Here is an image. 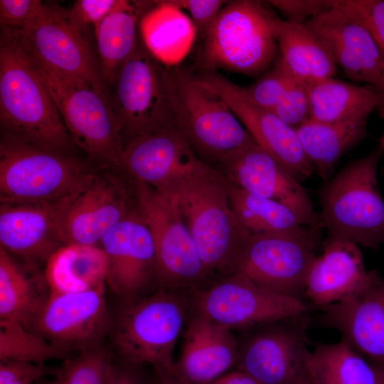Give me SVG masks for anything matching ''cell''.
Instances as JSON below:
<instances>
[{
  "mask_svg": "<svg viewBox=\"0 0 384 384\" xmlns=\"http://www.w3.org/2000/svg\"><path fill=\"white\" fill-rule=\"evenodd\" d=\"M192 304L189 291L157 289L119 302L108 336L112 356L124 362L159 368L176 375L174 358Z\"/></svg>",
  "mask_w": 384,
  "mask_h": 384,
  "instance_id": "obj_1",
  "label": "cell"
},
{
  "mask_svg": "<svg viewBox=\"0 0 384 384\" xmlns=\"http://www.w3.org/2000/svg\"><path fill=\"white\" fill-rule=\"evenodd\" d=\"M0 124L38 146L74 153L75 145L32 59L1 29Z\"/></svg>",
  "mask_w": 384,
  "mask_h": 384,
  "instance_id": "obj_2",
  "label": "cell"
},
{
  "mask_svg": "<svg viewBox=\"0 0 384 384\" xmlns=\"http://www.w3.org/2000/svg\"><path fill=\"white\" fill-rule=\"evenodd\" d=\"M174 124L198 156L214 169L255 143L225 100L191 69L166 66Z\"/></svg>",
  "mask_w": 384,
  "mask_h": 384,
  "instance_id": "obj_3",
  "label": "cell"
},
{
  "mask_svg": "<svg viewBox=\"0 0 384 384\" xmlns=\"http://www.w3.org/2000/svg\"><path fill=\"white\" fill-rule=\"evenodd\" d=\"M99 172L75 153L48 149L1 132L0 202H58L84 190Z\"/></svg>",
  "mask_w": 384,
  "mask_h": 384,
  "instance_id": "obj_4",
  "label": "cell"
},
{
  "mask_svg": "<svg viewBox=\"0 0 384 384\" xmlns=\"http://www.w3.org/2000/svg\"><path fill=\"white\" fill-rule=\"evenodd\" d=\"M383 156L378 144L319 188V217L326 238L350 241L373 250L384 245V201L378 178Z\"/></svg>",
  "mask_w": 384,
  "mask_h": 384,
  "instance_id": "obj_5",
  "label": "cell"
},
{
  "mask_svg": "<svg viewBox=\"0 0 384 384\" xmlns=\"http://www.w3.org/2000/svg\"><path fill=\"white\" fill-rule=\"evenodd\" d=\"M166 193L174 195L211 281L232 274L248 236L232 209L225 178L206 165Z\"/></svg>",
  "mask_w": 384,
  "mask_h": 384,
  "instance_id": "obj_6",
  "label": "cell"
},
{
  "mask_svg": "<svg viewBox=\"0 0 384 384\" xmlns=\"http://www.w3.org/2000/svg\"><path fill=\"white\" fill-rule=\"evenodd\" d=\"M279 18L262 1H228L200 40V70L260 75L274 58Z\"/></svg>",
  "mask_w": 384,
  "mask_h": 384,
  "instance_id": "obj_7",
  "label": "cell"
},
{
  "mask_svg": "<svg viewBox=\"0 0 384 384\" xmlns=\"http://www.w3.org/2000/svg\"><path fill=\"white\" fill-rule=\"evenodd\" d=\"M32 60L75 146L98 169L122 171L124 144L106 95L81 78Z\"/></svg>",
  "mask_w": 384,
  "mask_h": 384,
  "instance_id": "obj_8",
  "label": "cell"
},
{
  "mask_svg": "<svg viewBox=\"0 0 384 384\" xmlns=\"http://www.w3.org/2000/svg\"><path fill=\"white\" fill-rule=\"evenodd\" d=\"M134 183L139 211L155 244L156 289L191 291L207 284L211 279L174 195Z\"/></svg>",
  "mask_w": 384,
  "mask_h": 384,
  "instance_id": "obj_9",
  "label": "cell"
},
{
  "mask_svg": "<svg viewBox=\"0 0 384 384\" xmlns=\"http://www.w3.org/2000/svg\"><path fill=\"white\" fill-rule=\"evenodd\" d=\"M166 65L157 60L139 40L113 81L106 96L124 145L130 139L171 122Z\"/></svg>",
  "mask_w": 384,
  "mask_h": 384,
  "instance_id": "obj_10",
  "label": "cell"
},
{
  "mask_svg": "<svg viewBox=\"0 0 384 384\" xmlns=\"http://www.w3.org/2000/svg\"><path fill=\"white\" fill-rule=\"evenodd\" d=\"M321 226L285 234L249 235L233 272L277 293L304 300L309 270L321 242Z\"/></svg>",
  "mask_w": 384,
  "mask_h": 384,
  "instance_id": "obj_11",
  "label": "cell"
},
{
  "mask_svg": "<svg viewBox=\"0 0 384 384\" xmlns=\"http://www.w3.org/2000/svg\"><path fill=\"white\" fill-rule=\"evenodd\" d=\"M1 29L33 60L81 78L106 95L99 62L85 35V30L74 22L68 9L58 4L42 2L22 29Z\"/></svg>",
  "mask_w": 384,
  "mask_h": 384,
  "instance_id": "obj_12",
  "label": "cell"
},
{
  "mask_svg": "<svg viewBox=\"0 0 384 384\" xmlns=\"http://www.w3.org/2000/svg\"><path fill=\"white\" fill-rule=\"evenodd\" d=\"M189 292L193 311L230 330L257 328L308 311L304 300L277 293L236 273Z\"/></svg>",
  "mask_w": 384,
  "mask_h": 384,
  "instance_id": "obj_13",
  "label": "cell"
},
{
  "mask_svg": "<svg viewBox=\"0 0 384 384\" xmlns=\"http://www.w3.org/2000/svg\"><path fill=\"white\" fill-rule=\"evenodd\" d=\"M106 284L72 293H50L32 321L30 330L68 356L105 346L112 315L106 299Z\"/></svg>",
  "mask_w": 384,
  "mask_h": 384,
  "instance_id": "obj_14",
  "label": "cell"
},
{
  "mask_svg": "<svg viewBox=\"0 0 384 384\" xmlns=\"http://www.w3.org/2000/svg\"><path fill=\"white\" fill-rule=\"evenodd\" d=\"M306 314L257 327L239 345L236 368L259 384H296L307 375Z\"/></svg>",
  "mask_w": 384,
  "mask_h": 384,
  "instance_id": "obj_15",
  "label": "cell"
},
{
  "mask_svg": "<svg viewBox=\"0 0 384 384\" xmlns=\"http://www.w3.org/2000/svg\"><path fill=\"white\" fill-rule=\"evenodd\" d=\"M98 172L93 181L65 206L60 221L64 245H99L103 236L138 208L134 181Z\"/></svg>",
  "mask_w": 384,
  "mask_h": 384,
  "instance_id": "obj_16",
  "label": "cell"
},
{
  "mask_svg": "<svg viewBox=\"0 0 384 384\" xmlns=\"http://www.w3.org/2000/svg\"><path fill=\"white\" fill-rule=\"evenodd\" d=\"M196 75L225 100L255 142L294 178L302 183L312 176L314 169L304 154L294 129L273 111L256 104L245 87L218 71L199 70Z\"/></svg>",
  "mask_w": 384,
  "mask_h": 384,
  "instance_id": "obj_17",
  "label": "cell"
},
{
  "mask_svg": "<svg viewBox=\"0 0 384 384\" xmlns=\"http://www.w3.org/2000/svg\"><path fill=\"white\" fill-rule=\"evenodd\" d=\"M99 245L108 260L106 285L120 302L156 289L155 244L139 206L108 231Z\"/></svg>",
  "mask_w": 384,
  "mask_h": 384,
  "instance_id": "obj_18",
  "label": "cell"
},
{
  "mask_svg": "<svg viewBox=\"0 0 384 384\" xmlns=\"http://www.w3.org/2000/svg\"><path fill=\"white\" fill-rule=\"evenodd\" d=\"M122 171L133 181L162 193H171L205 164L171 122L136 137L124 145Z\"/></svg>",
  "mask_w": 384,
  "mask_h": 384,
  "instance_id": "obj_19",
  "label": "cell"
},
{
  "mask_svg": "<svg viewBox=\"0 0 384 384\" xmlns=\"http://www.w3.org/2000/svg\"><path fill=\"white\" fill-rule=\"evenodd\" d=\"M214 169L245 191L287 206L308 225L321 226L306 188L256 142Z\"/></svg>",
  "mask_w": 384,
  "mask_h": 384,
  "instance_id": "obj_20",
  "label": "cell"
},
{
  "mask_svg": "<svg viewBox=\"0 0 384 384\" xmlns=\"http://www.w3.org/2000/svg\"><path fill=\"white\" fill-rule=\"evenodd\" d=\"M320 310L323 326L370 362L384 365V279L376 270L356 292Z\"/></svg>",
  "mask_w": 384,
  "mask_h": 384,
  "instance_id": "obj_21",
  "label": "cell"
},
{
  "mask_svg": "<svg viewBox=\"0 0 384 384\" xmlns=\"http://www.w3.org/2000/svg\"><path fill=\"white\" fill-rule=\"evenodd\" d=\"M73 197L58 202H0V246L31 264L46 263L64 245L60 217Z\"/></svg>",
  "mask_w": 384,
  "mask_h": 384,
  "instance_id": "obj_22",
  "label": "cell"
},
{
  "mask_svg": "<svg viewBox=\"0 0 384 384\" xmlns=\"http://www.w3.org/2000/svg\"><path fill=\"white\" fill-rule=\"evenodd\" d=\"M304 24L325 43L347 78L375 87L384 84V53L359 23L331 7Z\"/></svg>",
  "mask_w": 384,
  "mask_h": 384,
  "instance_id": "obj_23",
  "label": "cell"
},
{
  "mask_svg": "<svg viewBox=\"0 0 384 384\" xmlns=\"http://www.w3.org/2000/svg\"><path fill=\"white\" fill-rule=\"evenodd\" d=\"M176 375L188 384H210L236 367L239 344L231 330L193 310L181 336Z\"/></svg>",
  "mask_w": 384,
  "mask_h": 384,
  "instance_id": "obj_24",
  "label": "cell"
},
{
  "mask_svg": "<svg viewBox=\"0 0 384 384\" xmlns=\"http://www.w3.org/2000/svg\"><path fill=\"white\" fill-rule=\"evenodd\" d=\"M360 246L354 242L325 238L306 277L304 297L321 309L356 292L369 280Z\"/></svg>",
  "mask_w": 384,
  "mask_h": 384,
  "instance_id": "obj_25",
  "label": "cell"
},
{
  "mask_svg": "<svg viewBox=\"0 0 384 384\" xmlns=\"http://www.w3.org/2000/svg\"><path fill=\"white\" fill-rule=\"evenodd\" d=\"M139 31L146 48L166 66L181 64L197 39L191 18L172 0L155 1L141 17Z\"/></svg>",
  "mask_w": 384,
  "mask_h": 384,
  "instance_id": "obj_26",
  "label": "cell"
},
{
  "mask_svg": "<svg viewBox=\"0 0 384 384\" xmlns=\"http://www.w3.org/2000/svg\"><path fill=\"white\" fill-rule=\"evenodd\" d=\"M155 1L118 0L110 13L95 28L97 58L105 88L128 59L139 41L142 15Z\"/></svg>",
  "mask_w": 384,
  "mask_h": 384,
  "instance_id": "obj_27",
  "label": "cell"
},
{
  "mask_svg": "<svg viewBox=\"0 0 384 384\" xmlns=\"http://www.w3.org/2000/svg\"><path fill=\"white\" fill-rule=\"evenodd\" d=\"M276 39L279 57L295 80L311 85L336 75L338 67L329 48L304 23L279 18Z\"/></svg>",
  "mask_w": 384,
  "mask_h": 384,
  "instance_id": "obj_28",
  "label": "cell"
},
{
  "mask_svg": "<svg viewBox=\"0 0 384 384\" xmlns=\"http://www.w3.org/2000/svg\"><path fill=\"white\" fill-rule=\"evenodd\" d=\"M108 260L100 245L66 244L46 262L50 293L85 292L106 284Z\"/></svg>",
  "mask_w": 384,
  "mask_h": 384,
  "instance_id": "obj_29",
  "label": "cell"
},
{
  "mask_svg": "<svg viewBox=\"0 0 384 384\" xmlns=\"http://www.w3.org/2000/svg\"><path fill=\"white\" fill-rule=\"evenodd\" d=\"M368 120L321 122L310 119L296 129L304 154L324 181L341 157L368 135Z\"/></svg>",
  "mask_w": 384,
  "mask_h": 384,
  "instance_id": "obj_30",
  "label": "cell"
},
{
  "mask_svg": "<svg viewBox=\"0 0 384 384\" xmlns=\"http://www.w3.org/2000/svg\"><path fill=\"white\" fill-rule=\"evenodd\" d=\"M309 86L311 119L321 122L368 120L384 94L370 85L360 86L328 78Z\"/></svg>",
  "mask_w": 384,
  "mask_h": 384,
  "instance_id": "obj_31",
  "label": "cell"
},
{
  "mask_svg": "<svg viewBox=\"0 0 384 384\" xmlns=\"http://www.w3.org/2000/svg\"><path fill=\"white\" fill-rule=\"evenodd\" d=\"M50 291L45 274H31L0 246V319L21 323L29 329Z\"/></svg>",
  "mask_w": 384,
  "mask_h": 384,
  "instance_id": "obj_32",
  "label": "cell"
},
{
  "mask_svg": "<svg viewBox=\"0 0 384 384\" xmlns=\"http://www.w3.org/2000/svg\"><path fill=\"white\" fill-rule=\"evenodd\" d=\"M226 181L232 209L247 236L292 233L312 227L287 206Z\"/></svg>",
  "mask_w": 384,
  "mask_h": 384,
  "instance_id": "obj_33",
  "label": "cell"
},
{
  "mask_svg": "<svg viewBox=\"0 0 384 384\" xmlns=\"http://www.w3.org/2000/svg\"><path fill=\"white\" fill-rule=\"evenodd\" d=\"M306 368L312 384H377L371 363L342 340L311 350Z\"/></svg>",
  "mask_w": 384,
  "mask_h": 384,
  "instance_id": "obj_34",
  "label": "cell"
},
{
  "mask_svg": "<svg viewBox=\"0 0 384 384\" xmlns=\"http://www.w3.org/2000/svg\"><path fill=\"white\" fill-rule=\"evenodd\" d=\"M69 357L21 323L0 319V361L36 364Z\"/></svg>",
  "mask_w": 384,
  "mask_h": 384,
  "instance_id": "obj_35",
  "label": "cell"
},
{
  "mask_svg": "<svg viewBox=\"0 0 384 384\" xmlns=\"http://www.w3.org/2000/svg\"><path fill=\"white\" fill-rule=\"evenodd\" d=\"M112 356L105 345L70 356L58 369L53 384H106Z\"/></svg>",
  "mask_w": 384,
  "mask_h": 384,
  "instance_id": "obj_36",
  "label": "cell"
},
{
  "mask_svg": "<svg viewBox=\"0 0 384 384\" xmlns=\"http://www.w3.org/2000/svg\"><path fill=\"white\" fill-rule=\"evenodd\" d=\"M329 4L363 26L384 53V0H328Z\"/></svg>",
  "mask_w": 384,
  "mask_h": 384,
  "instance_id": "obj_37",
  "label": "cell"
},
{
  "mask_svg": "<svg viewBox=\"0 0 384 384\" xmlns=\"http://www.w3.org/2000/svg\"><path fill=\"white\" fill-rule=\"evenodd\" d=\"M294 80L279 56L270 70L245 89L256 104L273 111Z\"/></svg>",
  "mask_w": 384,
  "mask_h": 384,
  "instance_id": "obj_38",
  "label": "cell"
},
{
  "mask_svg": "<svg viewBox=\"0 0 384 384\" xmlns=\"http://www.w3.org/2000/svg\"><path fill=\"white\" fill-rule=\"evenodd\" d=\"M273 112L295 130L311 118L309 86L295 80L286 91Z\"/></svg>",
  "mask_w": 384,
  "mask_h": 384,
  "instance_id": "obj_39",
  "label": "cell"
},
{
  "mask_svg": "<svg viewBox=\"0 0 384 384\" xmlns=\"http://www.w3.org/2000/svg\"><path fill=\"white\" fill-rule=\"evenodd\" d=\"M57 372L45 364L1 361L0 384H53V380L42 382L43 378Z\"/></svg>",
  "mask_w": 384,
  "mask_h": 384,
  "instance_id": "obj_40",
  "label": "cell"
},
{
  "mask_svg": "<svg viewBox=\"0 0 384 384\" xmlns=\"http://www.w3.org/2000/svg\"><path fill=\"white\" fill-rule=\"evenodd\" d=\"M181 10L186 11L191 16L201 40L213 23L222 8L228 1L223 0H172Z\"/></svg>",
  "mask_w": 384,
  "mask_h": 384,
  "instance_id": "obj_41",
  "label": "cell"
},
{
  "mask_svg": "<svg viewBox=\"0 0 384 384\" xmlns=\"http://www.w3.org/2000/svg\"><path fill=\"white\" fill-rule=\"evenodd\" d=\"M269 4L278 10L284 20L303 24L331 8L328 0H272Z\"/></svg>",
  "mask_w": 384,
  "mask_h": 384,
  "instance_id": "obj_42",
  "label": "cell"
},
{
  "mask_svg": "<svg viewBox=\"0 0 384 384\" xmlns=\"http://www.w3.org/2000/svg\"><path fill=\"white\" fill-rule=\"evenodd\" d=\"M118 0H78L74 2L68 13L74 22L85 30L88 25L95 28L110 13Z\"/></svg>",
  "mask_w": 384,
  "mask_h": 384,
  "instance_id": "obj_43",
  "label": "cell"
},
{
  "mask_svg": "<svg viewBox=\"0 0 384 384\" xmlns=\"http://www.w3.org/2000/svg\"><path fill=\"white\" fill-rule=\"evenodd\" d=\"M40 0H1V28L21 30L41 5Z\"/></svg>",
  "mask_w": 384,
  "mask_h": 384,
  "instance_id": "obj_44",
  "label": "cell"
},
{
  "mask_svg": "<svg viewBox=\"0 0 384 384\" xmlns=\"http://www.w3.org/2000/svg\"><path fill=\"white\" fill-rule=\"evenodd\" d=\"M106 384H154L152 370L145 366L120 361L112 356L107 370Z\"/></svg>",
  "mask_w": 384,
  "mask_h": 384,
  "instance_id": "obj_45",
  "label": "cell"
},
{
  "mask_svg": "<svg viewBox=\"0 0 384 384\" xmlns=\"http://www.w3.org/2000/svg\"><path fill=\"white\" fill-rule=\"evenodd\" d=\"M210 384H259L249 375L240 370L228 372Z\"/></svg>",
  "mask_w": 384,
  "mask_h": 384,
  "instance_id": "obj_46",
  "label": "cell"
},
{
  "mask_svg": "<svg viewBox=\"0 0 384 384\" xmlns=\"http://www.w3.org/2000/svg\"><path fill=\"white\" fill-rule=\"evenodd\" d=\"M154 384H188L175 374L159 368H152Z\"/></svg>",
  "mask_w": 384,
  "mask_h": 384,
  "instance_id": "obj_47",
  "label": "cell"
},
{
  "mask_svg": "<svg viewBox=\"0 0 384 384\" xmlns=\"http://www.w3.org/2000/svg\"><path fill=\"white\" fill-rule=\"evenodd\" d=\"M370 363L374 369L377 384H384V365L373 362Z\"/></svg>",
  "mask_w": 384,
  "mask_h": 384,
  "instance_id": "obj_48",
  "label": "cell"
},
{
  "mask_svg": "<svg viewBox=\"0 0 384 384\" xmlns=\"http://www.w3.org/2000/svg\"><path fill=\"white\" fill-rule=\"evenodd\" d=\"M377 110L378 112V114H379L380 117L383 119V124H384V98H383V102L377 107ZM378 144L380 146V148H381V149L383 151V155H384V132L382 134V136L380 137V139H378ZM381 172H382L383 176L384 177V166L383 167Z\"/></svg>",
  "mask_w": 384,
  "mask_h": 384,
  "instance_id": "obj_49",
  "label": "cell"
},
{
  "mask_svg": "<svg viewBox=\"0 0 384 384\" xmlns=\"http://www.w3.org/2000/svg\"><path fill=\"white\" fill-rule=\"evenodd\" d=\"M296 384H312V383L309 380V378L308 377V375H307L304 378H302L299 382H297Z\"/></svg>",
  "mask_w": 384,
  "mask_h": 384,
  "instance_id": "obj_50",
  "label": "cell"
},
{
  "mask_svg": "<svg viewBox=\"0 0 384 384\" xmlns=\"http://www.w3.org/2000/svg\"><path fill=\"white\" fill-rule=\"evenodd\" d=\"M375 88L378 89V90L381 91V92H384V84H383L380 86H379L378 87H375Z\"/></svg>",
  "mask_w": 384,
  "mask_h": 384,
  "instance_id": "obj_51",
  "label": "cell"
}]
</instances>
